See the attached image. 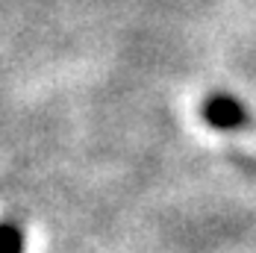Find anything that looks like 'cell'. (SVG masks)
Segmentation results:
<instances>
[{"mask_svg": "<svg viewBox=\"0 0 256 253\" xmlns=\"http://www.w3.org/2000/svg\"><path fill=\"white\" fill-rule=\"evenodd\" d=\"M204 118L209 121L212 126H218V130H238V126L248 124V112H244V106L230 98V94H212L209 100L204 103Z\"/></svg>", "mask_w": 256, "mask_h": 253, "instance_id": "6da1fadb", "label": "cell"}, {"mask_svg": "<svg viewBox=\"0 0 256 253\" xmlns=\"http://www.w3.org/2000/svg\"><path fill=\"white\" fill-rule=\"evenodd\" d=\"M0 253H24V236L15 224H0Z\"/></svg>", "mask_w": 256, "mask_h": 253, "instance_id": "7a4b0ae2", "label": "cell"}]
</instances>
